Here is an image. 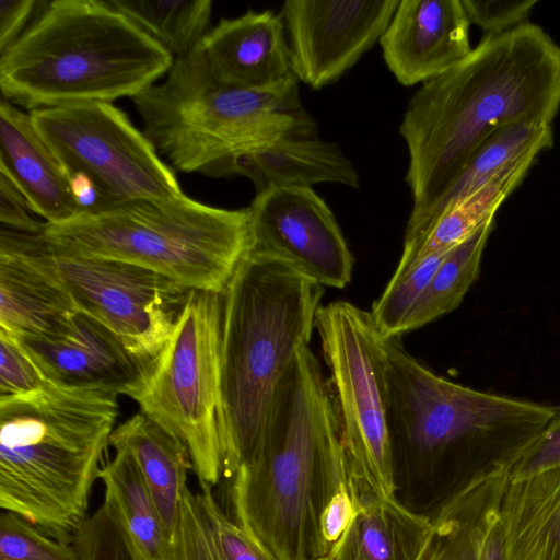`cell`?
<instances>
[{
    "label": "cell",
    "instance_id": "ffe728a7",
    "mask_svg": "<svg viewBox=\"0 0 560 560\" xmlns=\"http://www.w3.org/2000/svg\"><path fill=\"white\" fill-rule=\"evenodd\" d=\"M500 525L502 560H560V464L510 477Z\"/></svg>",
    "mask_w": 560,
    "mask_h": 560
},
{
    "label": "cell",
    "instance_id": "f1b7e54d",
    "mask_svg": "<svg viewBox=\"0 0 560 560\" xmlns=\"http://www.w3.org/2000/svg\"><path fill=\"white\" fill-rule=\"evenodd\" d=\"M494 220L450 250L416 302L401 334L418 329L456 308L478 277L481 256Z\"/></svg>",
    "mask_w": 560,
    "mask_h": 560
},
{
    "label": "cell",
    "instance_id": "e0dca14e",
    "mask_svg": "<svg viewBox=\"0 0 560 560\" xmlns=\"http://www.w3.org/2000/svg\"><path fill=\"white\" fill-rule=\"evenodd\" d=\"M462 0H402L380 39L383 58L406 86L425 83L465 59L472 47Z\"/></svg>",
    "mask_w": 560,
    "mask_h": 560
},
{
    "label": "cell",
    "instance_id": "3957f363",
    "mask_svg": "<svg viewBox=\"0 0 560 560\" xmlns=\"http://www.w3.org/2000/svg\"><path fill=\"white\" fill-rule=\"evenodd\" d=\"M323 285L248 253L223 296L218 427L225 478L253 455L276 388L308 346Z\"/></svg>",
    "mask_w": 560,
    "mask_h": 560
},
{
    "label": "cell",
    "instance_id": "5b68a950",
    "mask_svg": "<svg viewBox=\"0 0 560 560\" xmlns=\"http://www.w3.org/2000/svg\"><path fill=\"white\" fill-rule=\"evenodd\" d=\"M173 61L108 0H56L0 55V90L31 112L112 103L154 84Z\"/></svg>",
    "mask_w": 560,
    "mask_h": 560
},
{
    "label": "cell",
    "instance_id": "7a4b0ae2",
    "mask_svg": "<svg viewBox=\"0 0 560 560\" xmlns=\"http://www.w3.org/2000/svg\"><path fill=\"white\" fill-rule=\"evenodd\" d=\"M235 522L275 560H319V527L348 466L327 380L301 347L272 396L258 444L232 478Z\"/></svg>",
    "mask_w": 560,
    "mask_h": 560
},
{
    "label": "cell",
    "instance_id": "7402d4cb",
    "mask_svg": "<svg viewBox=\"0 0 560 560\" xmlns=\"http://www.w3.org/2000/svg\"><path fill=\"white\" fill-rule=\"evenodd\" d=\"M432 534V518L408 510L395 497L377 499L358 510L319 560H421Z\"/></svg>",
    "mask_w": 560,
    "mask_h": 560
},
{
    "label": "cell",
    "instance_id": "8fae6325",
    "mask_svg": "<svg viewBox=\"0 0 560 560\" xmlns=\"http://www.w3.org/2000/svg\"><path fill=\"white\" fill-rule=\"evenodd\" d=\"M30 114L70 176L81 175L92 183L98 196L93 208L184 194L154 144L112 103L68 104Z\"/></svg>",
    "mask_w": 560,
    "mask_h": 560
},
{
    "label": "cell",
    "instance_id": "2e32d148",
    "mask_svg": "<svg viewBox=\"0 0 560 560\" xmlns=\"http://www.w3.org/2000/svg\"><path fill=\"white\" fill-rule=\"evenodd\" d=\"M15 338L43 377L56 386L132 398L151 373L117 335L80 311L58 336Z\"/></svg>",
    "mask_w": 560,
    "mask_h": 560
},
{
    "label": "cell",
    "instance_id": "7c38bea8",
    "mask_svg": "<svg viewBox=\"0 0 560 560\" xmlns=\"http://www.w3.org/2000/svg\"><path fill=\"white\" fill-rule=\"evenodd\" d=\"M56 255L78 311L109 328L152 372L192 290L141 266Z\"/></svg>",
    "mask_w": 560,
    "mask_h": 560
},
{
    "label": "cell",
    "instance_id": "74e56055",
    "mask_svg": "<svg viewBox=\"0 0 560 560\" xmlns=\"http://www.w3.org/2000/svg\"><path fill=\"white\" fill-rule=\"evenodd\" d=\"M28 205L19 189L0 174V221L3 228L39 234L45 229V222H39L28 213Z\"/></svg>",
    "mask_w": 560,
    "mask_h": 560
},
{
    "label": "cell",
    "instance_id": "836d02e7",
    "mask_svg": "<svg viewBox=\"0 0 560 560\" xmlns=\"http://www.w3.org/2000/svg\"><path fill=\"white\" fill-rule=\"evenodd\" d=\"M47 382L16 338L0 329V401L40 394Z\"/></svg>",
    "mask_w": 560,
    "mask_h": 560
},
{
    "label": "cell",
    "instance_id": "ba28073f",
    "mask_svg": "<svg viewBox=\"0 0 560 560\" xmlns=\"http://www.w3.org/2000/svg\"><path fill=\"white\" fill-rule=\"evenodd\" d=\"M56 252L119 260L190 290L224 293L252 246L247 209H223L185 194L137 198L84 211L43 231Z\"/></svg>",
    "mask_w": 560,
    "mask_h": 560
},
{
    "label": "cell",
    "instance_id": "603a6c76",
    "mask_svg": "<svg viewBox=\"0 0 560 560\" xmlns=\"http://www.w3.org/2000/svg\"><path fill=\"white\" fill-rule=\"evenodd\" d=\"M184 489L171 536L161 560H275L213 498L210 486Z\"/></svg>",
    "mask_w": 560,
    "mask_h": 560
},
{
    "label": "cell",
    "instance_id": "1f68e13d",
    "mask_svg": "<svg viewBox=\"0 0 560 560\" xmlns=\"http://www.w3.org/2000/svg\"><path fill=\"white\" fill-rule=\"evenodd\" d=\"M0 560H80L73 544L60 542L15 513L0 515Z\"/></svg>",
    "mask_w": 560,
    "mask_h": 560
},
{
    "label": "cell",
    "instance_id": "83f0119b",
    "mask_svg": "<svg viewBox=\"0 0 560 560\" xmlns=\"http://www.w3.org/2000/svg\"><path fill=\"white\" fill-rule=\"evenodd\" d=\"M552 147L553 131L548 124L518 122L494 131L474 153L438 203L429 220L427 232L450 203L481 188L522 160L537 156L541 151Z\"/></svg>",
    "mask_w": 560,
    "mask_h": 560
},
{
    "label": "cell",
    "instance_id": "8992f818",
    "mask_svg": "<svg viewBox=\"0 0 560 560\" xmlns=\"http://www.w3.org/2000/svg\"><path fill=\"white\" fill-rule=\"evenodd\" d=\"M383 373L394 460L451 467L466 485L511 470L557 407L472 389L434 374L384 337Z\"/></svg>",
    "mask_w": 560,
    "mask_h": 560
},
{
    "label": "cell",
    "instance_id": "e575fe53",
    "mask_svg": "<svg viewBox=\"0 0 560 560\" xmlns=\"http://www.w3.org/2000/svg\"><path fill=\"white\" fill-rule=\"evenodd\" d=\"M470 24L483 35L510 31L525 22L537 0H462Z\"/></svg>",
    "mask_w": 560,
    "mask_h": 560
},
{
    "label": "cell",
    "instance_id": "4316f807",
    "mask_svg": "<svg viewBox=\"0 0 560 560\" xmlns=\"http://www.w3.org/2000/svg\"><path fill=\"white\" fill-rule=\"evenodd\" d=\"M536 158L522 160L481 188L450 203L430 226L411 261L405 267H397L395 272L406 270L421 257L452 250L493 220L500 206L524 179Z\"/></svg>",
    "mask_w": 560,
    "mask_h": 560
},
{
    "label": "cell",
    "instance_id": "d590c367",
    "mask_svg": "<svg viewBox=\"0 0 560 560\" xmlns=\"http://www.w3.org/2000/svg\"><path fill=\"white\" fill-rule=\"evenodd\" d=\"M560 464V407L526 447L510 470V477L529 475Z\"/></svg>",
    "mask_w": 560,
    "mask_h": 560
},
{
    "label": "cell",
    "instance_id": "9a60e30c",
    "mask_svg": "<svg viewBox=\"0 0 560 560\" xmlns=\"http://www.w3.org/2000/svg\"><path fill=\"white\" fill-rule=\"evenodd\" d=\"M78 312L43 233L0 231V329L15 337L66 331Z\"/></svg>",
    "mask_w": 560,
    "mask_h": 560
},
{
    "label": "cell",
    "instance_id": "30bf717a",
    "mask_svg": "<svg viewBox=\"0 0 560 560\" xmlns=\"http://www.w3.org/2000/svg\"><path fill=\"white\" fill-rule=\"evenodd\" d=\"M223 293L192 290L171 339L132 399L180 440L199 485L223 475L218 427Z\"/></svg>",
    "mask_w": 560,
    "mask_h": 560
},
{
    "label": "cell",
    "instance_id": "cb8c5ba5",
    "mask_svg": "<svg viewBox=\"0 0 560 560\" xmlns=\"http://www.w3.org/2000/svg\"><path fill=\"white\" fill-rule=\"evenodd\" d=\"M109 445L128 451L137 462L168 539L187 487V474L192 469L188 448L141 412L114 429Z\"/></svg>",
    "mask_w": 560,
    "mask_h": 560
},
{
    "label": "cell",
    "instance_id": "ac0fdd59",
    "mask_svg": "<svg viewBox=\"0 0 560 560\" xmlns=\"http://www.w3.org/2000/svg\"><path fill=\"white\" fill-rule=\"evenodd\" d=\"M199 49L212 75L238 89H265L293 75L285 27L270 10L222 19Z\"/></svg>",
    "mask_w": 560,
    "mask_h": 560
},
{
    "label": "cell",
    "instance_id": "52a82bcc",
    "mask_svg": "<svg viewBox=\"0 0 560 560\" xmlns=\"http://www.w3.org/2000/svg\"><path fill=\"white\" fill-rule=\"evenodd\" d=\"M298 81L293 74L254 90L222 84L197 47L131 100L143 132L175 170L228 177L241 159L285 137L318 136Z\"/></svg>",
    "mask_w": 560,
    "mask_h": 560
},
{
    "label": "cell",
    "instance_id": "6da1fadb",
    "mask_svg": "<svg viewBox=\"0 0 560 560\" xmlns=\"http://www.w3.org/2000/svg\"><path fill=\"white\" fill-rule=\"evenodd\" d=\"M559 109L560 45L529 21L483 35L465 59L423 83L399 126L413 201L404 246L421 242L435 207L494 131L551 125Z\"/></svg>",
    "mask_w": 560,
    "mask_h": 560
},
{
    "label": "cell",
    "instance_id": "277c9868",
    "mask_svg": "<svg viewBox=\"0 0 560 560\" xmlns=\"http://www.w3.org/2000/svg\"><path fill=\"white\" fill-rule=\"evenodd\" d=\"M117 416V395L54 384L0 401L2 510L72 544Z\"/></svg>",
    "mask_w": 560,
    "mask_h": 560
},
{
    "label": "cell",
    "instance_id": "8d00e7d4",
    "mask_svg": "<svg viewBox=\"0 0 560 560\" xmlns=\"http://www.w3.org/2000/svg\"><path fill=\"white\" fill-rule=\"evenodd\" d=\"M358 510L350 486H342L329 501L320 520L319 537L324 556L343 535Z\"/></svg>",
    "mask_w": 560,
    "mask_h": 560
},
{
    "label": "cell",
    "instance_id": "484cf974",
    "mask_svg": "<svg viewBox=\"0 0 560 560\" xmlns=\"http://www.w3.org/2000/svg\"><path fill=\"white\" fill-rule=\"evenodd\" d=\"M105 503L115 512L139 560H161L167 544L160 513L144 477L122 448L101 467Z\"/></svg>",
    "mask_w": 560,
    "mask_h": 560
},
{
    "label": "cell",
    "instance_id": "5bb4252c",
    "mask_svg": "<svg viewBox=\"0 0 560 560\" xmlns=\"http://www.w3.org/2000/svg\"><path fill=\"white\" fill-rule=\"evenodd\" d=\"M399 1L288 0L281 18L294 77L319 90L340 79L387 28Z\"/></svg>",
    "mask_w": 560,
    "mask_h": 560
},
{
    "label": "cell",
    "instance_id": "4dcf8cb0",
    "mask_svg": "<svg viewBox=\"0 0 560 560\" xmlns=\"http://www.w3.org/2000/svg\"><path fill=\"white\" fill-rule=\"evenodd\" d=\"M447 253L421 257L406 270L394 272L370 312L383 336L401 335L405 320Z\"/></svg>",
    "mask_w": 560,
    "mask_h": 560
},
{
    "label": "cell",
    "instance_id": "9c48e42d",
    "mask_svg": "<svg viewBox=\"0 0 560 560\" xmlns=\"http://www.w3.org/2000/svg\"><path fill=\"white\" fill-rule=\"evenodd\" d=\"M331 401L359 509L395 497L383 373L384 337L370 312L346 302L320 305L315 317Z\"/></svg>",
    "mask_w": 560,
    "mask_h": 560
},
{
    "label": "cell",
    "instance_id": "f35d334b",
    "mask_svg": "<svg viewBox=\"0 0 560 560\" xmlns=\"http://www.w3.org/2000/svg\"><path fill=\"white\" fill-rule=\"evenodd\" d=\"M35 5L34 0H0V55L23 34Z\"/></svg>",
    "mask_w": 560,
    "mask_h": 560
},
{
    "label": "cell",
    "instance_id": "44dd1931",
    "mask_svg": "<svg viewBox=\"0 0 560 560\" xmlns=\"http://www.w3.org/2000/svg\"><path fill=\"white\" fill-rule=\"evenodd\" d=\"M237 174L248 177L257 194L271 188L310 187L335 183L360 187L359 175L336 142L291 136L253 152L238 162Z\"/></svg>",
    "mask_w": 560,
    "mask_h": 560
},
{
    "label": "cell",
    "instance_id": "4fadbf2b",
    "mask_svg": "<svg viewBox=\"0 0 560 560\" xmlns=\"http://www.w3.org/2000/svg\"><path fill=\"white\" fill-rule=\"evenodd\" d=\"M248 210L250 253L283 261L323 287L341 289L351 281V252L313 188L267 189L256 194Z\"/></svg>",
    "mask_w": 560,
    "mask_h": 560
},
{
    "label": "cell",
    "instance_id": "d6986e66",
    "mask_svg": "<svg viewBox=\"0 0 560 560\" xmlns=\"http://www.w3.org/2000/svg\"><path fill=\"white\" fill-rule=\"evenodd\" d=\"M0 174L47 224L82 213L70 174L36 130L31 114L4 98L0 103Z\"/></svg>",
    "mask_w": 560,
    "mask_h": 560
},
{
    "label": "cell",
    "instance_id": "d4e9b609",
    "mask_svg": "<svg viewBox=\"0 0 560 560\" xmlns=\"http://www.w3.org/2000/svg\"><path fill=\"white\" fill-rule=\"evenodd\" d=\"M509 479L510 469L502 467L453 491L432 518L433 534L421 560H478L481 535Z\"/></svg>",
    "mask_w": 560,
    "mask_h": 560
},
{
    "label": "cell",
    "instance_id": "f546056e",
    "mask_svg": "<svg viewBox=\"0 0 560 560\" xmlns=\"http://www.w3.org/2000/svg\"><path fill=\"white\" fill-rule=\"evenodd\" d=\"M108 2L162 45L174 59L188 55L199 46L209 31L212 14L210 0Z\"/></svg>",
    "mask_w": 560,
    "mask_h": 560
},
{
    "label": "cell",
    "instance_id": "d6a6232c",
    "mask_svg": "<svg viewBox=\"0 0 560 560\" xmlns=\"http://www.w3.org/2000/svg\"><path fill=\"white\" fill-rule=\"evenodd\" d=\"M80 560H139L115 512L104 502L75 532Z\"/></svg>",
    "mask_w": 560,
    "mask_h": 560
}]
</instances>
